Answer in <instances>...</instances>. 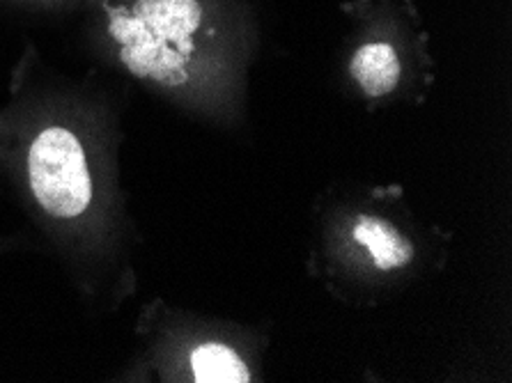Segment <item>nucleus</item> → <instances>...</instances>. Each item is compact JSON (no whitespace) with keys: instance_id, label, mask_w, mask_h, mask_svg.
<instances>
[{"instance_id":"obj_1","label":"nucleus","mask_w":512,"mask_h":383,"mask_svg":"<svg viewBox=\"0 0 512 383\" xmlns=\"http://www.w3.org/2000/svg\"><path fill=\"white\" fill-rule=\"evenodd\" d=\"M129 85L62 72L26 39L0 104V179L92 315L141 287L143 237L122 189Z\"/></svg>"},{"instance_id":"obj_2","label":"nucleus","mask_w":512,"mask_h":383,"mask_svg":"<svg viewBox=\"0 0 512 383\" xmlns=\"http://www.w3.org/2000/svg\"><path fill=\"white\" fill-rule=\"evenodd\" d=\"M262 0H88L79 49L106 76L216 131L248 124Z\"/></svg>"},{"instance_id":"obj_3","label":"nucleus","mask_w":512,"mask_h":383,"mask_svg":"<svg viewBox=\"0 0 512 383\" xmlns=\"http://www.w3.org/2000/svg\"><path fill=\"white\" fill-rule=\"evenodd\" d=\"M451 255L453 232L418 214L398 184H329L310 207L306 273L347 308L389 306Z\"/></svg>"},{"instance_id":"obj_4","label":"nucleus","mask_w":512,"mask_h":383,"mask_svg":"<svg viewBox=\"0 0 512 383\" xmlns=\"http://www.w3.org/2000/svg\"><path fill=\"white\" fill-rule=\"evenodd\" d=\"M269 324L203 315L161 296L145 301L134 322V351L120 383H262Z\"/></svg>"},{"instance_id":"obj_5","label":"nucleus","mask_w":512,"mask_h":383,"mask_svg":"<svg viewBox=\"0 0 512 383\" xmlns=\"http://www.w3.org/2000/svg\"><path fill=\"white\" fill-rule=\"evenodd\" d=\"M340 14V95L366 113L423 106L437 85V60L416 0H343Z\"/></svg>"},{"instance_id":"obj_6","label":"nucleus","mask_w":512,"mask_h":383,"mask_svg":"<svg viewBox=\"0 0 512 383\" xmlns=\"http://www.w3.org/2000/svg\"><path fill=\"white\" fill-rule=\"evenodd\" d=\"M88 0H0V14L21 23H76Z\"/></svg>"},{"instance_id":"obj_7","label":"nucleus","mask_w":512,"mask_h":383,"mask_svg":"<svg viewBox=\"0 0 512 383\" xmlns=\"http://www.w3.org/2000/svg\"><path fill=\"white\" fill-rule=\"evenodd\" d=\"M33 246V241L26 234H0V257L19 253V250H26Z\"/></svg>"}]
</instances>
